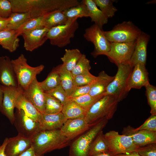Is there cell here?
<instances>
[{"instance_id":"cell-1","label":"cell","mask_w":156,"mask_h":156,"mask_svg":"<svg viewBox=\"0 0 156 156\" xmlns=\"http://www.w3.org/2000/svg\"><path fill=\"white\" fill-rule=\"evenodd\" d=\"M12 12H28L31 18L63 11L75 5L74 0H9Z\"/></svg>"},{"instance_id":"cell-2","label":"cell","mask_w":156,"mask_h":156,"mask_svg":"<svg viewBox=\"0 0 156 156\" xmlns=\"http://www.w3.org/2000/svg\"><path fill=\"white\" fill-rule=\"evenodd\" d=\"M31 140L35 153L40 156L64 148L70 144L71 141L62 134L60 129L41 131Z\"/></svg>"},{"instance_id":"cell-3","label":"cell","mask_w":156,"mask_h":156,"mask_svg":"<svg viewBox=\"0 0 156 156\" xmlns=\"http://www.w3.org/2000/svg\"><path fill=\"white\" fill-rule=\"evenodd\" d=\"M118 102L112 96L105 95L92 106L85 118L90 124H95L103 119H111L116 110Z\"/></svg>"},{"instance_id":"cell-4","label":"cell","mask_w":156,"mask_h":156,"mask_svg":"<svg viewBox=\"0 0 156 156\" xmlns=\"http://www.w3.org/2000/svg\"><path fill=\"white\" fill-rule=\"evenodd\" d=\"M12 62L17 79L18 86L23 90L29 85L44 69L42 64L36 67H32L28 64L27 60L23 54L18 57L12 60Z\"/></svg>"},{"instance_id":"cell-5","label":"cell","mask_w":156,"mask_h":156,"mask_svg":"<svg viewBox=\"0 0 156 156\" xmlns=\"http://www.w3.org/2000/svg\"><path fill=\"white\" fill-rule=\"evenodd\" d=\"M114 77L106 88L104 96L109 95L119 102L126 97L129 79L133 69L129 64H119Z\"/></svg>"},{"instance_id":"cell-6","label":"cell","mask_w":156,"mask_h":156,"mask_svg":"<svg viewBox=\"0 0 156 156\" xmlns=\"http://www.w3.org/2000/svg\"><path fill=\"white\" fill-rule=\"evenodd\" d=\"M108 120L104 119L95 125L75 140L70 147V156H88L89 149L98 133L104 127Z\"/></svg>"},{"instance_id":"cell-7","label":"cell","mask_w":156,"mask_h":156,"mask_svg":"<svg viewBox=\"0 0 156 156\" xmlns=\"http://www.w3.org/2000/svg\"><path fill=\"white\" fill-rule=\"evenodd\" d=\"M141 32L140 29L130 21L118 23L110 31H103L105 36L110 42L135 41Z\"/></svg>"},{"instance_id":"cell-8","label":"cell","mask_w":156,"mask_h":156,"mask_svg":"<svg viewBox=\"0 0 156 156\" xmlns=\"http://www.w3.org/2000/svg\"><path fill=\"white\" fill-rule=\"evenodd\" d=\"M79 27L77 19L69 21L64 25L49 29L47 34V39L52 45L62 48L70 43Z\"/></svg>"},{"instance_id":"cell-9","label":"cell","mask_w":156,"mask_h":156,"mask_svg":"<svg viewBox=\"0 0 156 156\" xmlns=\"http://www.w3.org/2000/svg\"><path fill=\"white\" fill-rule=\"evenodd\" d=\"M104 135L107 142L109 152L113 155L137 151L138 147L129 136L120 134L117 131H110Z\"/></svg>"},{"instance_id":"cell-10","label":"cell","mask_w":156,"mask_h":156,"mask_svg":"<svg viewBox=\"0 0 156 156\" xmlns=\"http://www.w3.org/2000/svg\"><path fill=\"white\" fill-rule=\"evenodd\" d=\"M84 38L94 45L91 55L94 58L101 55H106L110 50V42L105 36L103 31L95 24L86 28L83 35Z\"/></svg>"},{"instance_id":"cell-11","label":"cell","mask_w":156,"mask_h":156,"mask_svg":"<svg viewBox=\"0 0 156 156\" xmlns=\"http://www.w3.org/2000/svg\"><path fill=\"white\" fill-rule=\"evenodd\" d=\"M136 40L130 42H110V50L105 55L117 66L129 64Z\"/></svg>"},{"instance_id":"cell-12","label":"cell","mask_w":156,"mask_h":156,"mask_svg":"<svg viewBox=\"0 0 156 156\" xmlns=\"http://www.w3.org/2000/svg\"><path fill=\"white\" fill-rule=\"evenodd\" d=\"M15 114L14 125L18 134L32 139L41 131L39 123L27 116L22 110H17Z\"/></svg>"},{"instance_id":"cell-13","label":"cell","mask_w":156,"mask_h":156,"mask_svg":"<svg viewBox=\"0 0 156 156\" xmlns=\"http://www.w3.org/2000/svg\"><path fill=\"white\" fill-rule=\"evenodd\" d=\"M97 123L89 124L85 118L68 119L64 123L60 130L66 138L71 140L87 131Z\"/></svg>"},{"instance_id":"cell-14","label":"cell","mask_w":156,"mask_h":156,"mask_svg":"<svg viewBox=\"0 0 156 156\" xmlns=\"http://www.w3.org/2000/svg\"><path fill=\"white\" fill-rule=\"evenodd\" d=\"M27 99L41 114L44 113L45 93L42 89L40 82L35 78L28 88L23 90Z\"/></svg>"},{"instance_id":"cell-15","label":"cell","mask_w":156,"mask_h":156,"mask_svg":"<svg viewBox=\"0 0 156 156\" xmlns=\"http://www.w3.org/2000/svg\"><path fill=\"white\" fill-rule=\"evenodd\" d=\"M3 92V99L1 112L13 125L15 119L14 110L16 96L20 88L7 87L1 86Z\"/></svg>"},{"instance_id":"cell-16","label":"cell","mask_w":156,"mask_h":156,"mask_svg":"<svg viewBox=\"0 0 156 156\" xmlns=\"http://www.w3.org/2000/svg\"><path fill=\"white\" fill-rule=\"evenodd\" d=\"M122 134L129 136L134 144L138 147L156 143V131L136 130L129 125L123 128Z\"/></svg>"},{"instance_id":"cell-17","label":"cell","mask_w":156,"mask_h":156,"mask_svg":"<svg viewBox=\"0 0 156 156\" xmlns=\"http://www.w3.org/2000/svg\"><path fill=\"white\" fill-rule=\"evenodd\" d=\"M49 29L45 27L35 29L23 34L24 47L31 52L42 45L47 40V34Z\"/></svg>"},{"instance_id":"cell-18","label":"cell","mask_w":156,"mask_h":156,"mask_svg":"<svg viewBox=\"0 0 156 156\" xmlns=\"http://www.w3.org/2000/svg\"><path fill=\"white\" fill-rule=\"evenodd\" d=\"M0 84L5 87H18L12 60L7 55L0 57Z\"/></svg>"},{"instance_id":"cell-19","label":"cell","mask_w":156,"mask_h":156,"mask_svg":"<svg viewBox=\"0 0 156 156\" xmlns=\"http://www.w3.org/2000/svg\"><path fill=\"white\" fill-rule=\"evenodd\" d=\"M150 38L149 35L142 31L137 38L129 63L133 68L138 64H146L147 47Z\"/></svg>"},{"instance_id":"cell-20","label":"cell","mask_w":156,"mask_h":156,"mask_svg":"<svg viewBox=\"0 0 156 156\" xmlns=\"http://www.w3.org/2000/svg\"><path fill=\"white\" fill-rule=\"evenodd\" d=\"M146 65L138 64L133 68L129 76L127 89L129 92L133 88L140 89L149 82L148 73Z\"/></svg>"},{"instance_id":"cell-21","label":"cell","mask_w":156,"mask_h":156,"mask_svg":"<svg viewBox=\"0 0 156 156\" xmlns=\"http://www.w3.org/2000/svg\"><path fill=\"white\" fill-rule=\"evenodd\" d=\"M32 145L31 140L18 134L8 138L5 148L6 156H19Z\"/></svg>"},{"instance_id":"cell-22","label":"cell","mask_w":156,"mask_h":156,"mask_svg":"<svg viewBox=\"0 0 156 156\" xmlns=\"http://www.w3.org/2000/svg\"><path fill=\"white\" fill-rule=\"evenodd\" d=\"M20 88L15 98V107L18 110H23L27 116L39 122L42 114L27 99L24 94L23 90Z\"/></svg>"},{"instance_id":"cell-23","label":"cell","mask_w":156,"mask_h":156,"mask_svg":"<svg viewBox=\"0 0 156 156\" xmlns=\"http://www.w3.org/2000/svg\"><path fill=\"white\" fill-rule=\"evenodd\" d=\"M67 120L62 112L42 114L39 122L41 131L60 129Z\"/></svg>"},{"instance_id":"cell-24","label":"cell","mask_w":156,"mask_h":156,"mask_svg":"<svg viewBox=\"0 0 156 156\" xmlns=\"http://www.w3.org/2000/svg\"><path fill=\"white\" fill-rule=\"evenodd\" d=\"M114 77L108 75L104 71L100 72L98 76L91 83V88L89 94L95 97H102L107 88Z\"/></svg>"},{"instance_id":"cell-25","label":"cell","mask_w":156,"mask_h":156,"mask_svg":"<svg viewBox=\"0 0 156 156\" xmlns=\"http://www.w3.org/2000/svg\"><path fill=\"white\" fill-rule=\"evenodd\" d=\"M16 30H6L0 31V45L12 53L19 46L20 40Z\"/></svg>"},{"instance_id":"cell-26","label":"cell","mask_w":156,"mask_h":156,"mask_svg":"<svg viewBox=\"0 0 156 156\" xmlns=\"http://www.w3.org/2000/svg\"><path fill=\"white\" fill-rule=\"evenodd\" d=\"M81 2L86 6L91 21L102 29L103 26L107 23L108 18L98 8L93 0H83Z\"/></svg>"},{"instance_id":"cell-27","label":"cell","mask_w":156,"mask_h":156,"mask_svg":"<svg viewBox=\"0 0 156 156\" xmlns=\"http://www.w3.org/2000/svg\"><path fill=\"white\" fill-rule=\"evenodd\" d=\"M62 112L67 119L84 118L87 113L81 107L70 98L63 104Z\"/></svg>"},{"instance_id":"cell-28","label":"cell","mask_w":156,"mask_h":156,"mask_svg":"<svg viewBox=\"0 0 156 156\" xmlns=\"http://www.w3.org/2000/svg\"><path fill=\"white\" fill-rule=\"evenodd\" d=\"M109 152L107 140L102 130L100 131L91 143L88 151V156Z\"/></svg>"},{"instance_id":"cell-29","label":"cell","mask_w":156,"mask_h":156,"mask_svg":"<svg viewBox=\"0 0 156 156\" xmlns=\"http://www.w3.org/2000/svg\"><path fill=\"white\" fill-rule=\"evenodd\" d=\"M69 21L63 11H54L44 16L43 25L49 29L53 27L64 25Z\"/></svg>"},{"instance_id":"cell-30","label":"cell","mask_w":156,"mask_h":156,"mask_svg":"<svg viewBox=\"0 0 156 156\" xmlns=\"http://www.w3.org/2000/svg\"><path fill=\"white\" fill-rule=\"evenodd\" d=\"M82 54L77 49H65L64 54L61 58L63 62L62 66L67 70L71 72Z\"/></svg>"},{"instance_id":"cell-31","label":"cell","mask_w":156,"mask_h":156,"mask_svg":"<svg viewBox=\"0 0 156 156\" xmlns=\"http://www.w3.org/2000/svg\"><path fill=\"white\" fill-rule=\"evenodd\" d=\"M60 75V84L68 97L73 91L74 86L71 72L65 69L62 64L55 67Z\"/></svg>"},{"instance_id":"cell-32","label":"cell","mask_w":156,"mask_h":156,"mask_svg":"<svg viewBox=\"0 0 156 156\" xmlns=\"http://www.w3.org/2000/svg\"><path fill=\"white\" fill-rule=\"evenodd\" d=\"M30 18L28 12H12L8 18L6 30H16Z\"/></svg>"},{"instance_id":"cell-33","label":"cell","mask_w":156,"mask_h":156,"mask_svg":"<svg viewBox=\"0 0 156 156\" xmlns=\"http://www.w3.org/2000/svg\"><path fill=\"white\" fill-rule=\"evenodd\" d=\"M40 84L44 92L52 90L60 84V74L55 67L53 68L44 81L40 82Z\"/></svg>"},{"instance_id":"cell-34","label":"cell","mask_w":156,"mask_h":156,"mask_svg":"<svg viewBox=\"0 0 156 156\" xmlns=\"http://www.w3.org/2000/svg\"><path fill=\"white\" fill-rule=\"evenodd\" d=\"M63 12L68 21L77 19L79 18L89 17L87 7L81 2L76 6L66 9Z\"/></svg>"},{"instance_id":"cell-35","label":"cell","mask_w":156,"mask_h":156,"mask_svg":"<svg viewBox=\"0 0 156 156\" xmlns=\"http://www.w3.org/2000/svg\"><path fill=\"white\" fill-rule=\"evenodd\" d=\"M44 16L30 18L27 20L16 30L18 36L27 32L44 27L43 25Z\"/></svg>"},{"instance_id":"cell-36","label":"cell","mask_w":156,"mask_h":156,"mask_svg":"<svg viewBox=\"0 0 156 156\" xmlns=\"http://www.w3.org/2000/svg\"><path fill=\"white\" fill-rule=\"evenodd\" d=\"M45 98L44 114H55L62 112L63 105L60 101L45 93Z\"/></svg>"},{"instance_id":"cell-37","label":"cell","mask_w":156,"mask_h":156,"mask_svg":"<svg viewBox=\"0 0 156 156\" xmlns=\"http://www.w3.org/2000/svg\"><path fill=\"white\" fill-rule=\"evenodd\" d=\"M98 7L108 18L112 17L117 11L113 5L114 0H93Z\"/></svg>"},{"instance_id":"cell-38","label":"cell","mask_w":156,"mask_h":156,"mask_svg":"<svg viewBox=\"0 0 156 156\" xmlns=\"http://www.w3.org/2000/svg\"><path fill=\"white\" fill-rule=\"evenodd\" d=\"M146 95L151 115H156V87L149 83L145 86Z\"/></svg>"},{"instance_id":"cell-39","label":"cell","mask_w":156,"mask_h":156,"mask_svg":"<svg viewBox=\"0 0 156 156\" xmlns=\"http://www.w3.org/2000/svg\"><path fill=\"white\" fill-rule=\"evenodd\" d=\"M101 98L94 97L88 94L78 97L70 98L80 105L87 112L92 106Z\"/></svg>"},{"instance_id":"cell-40","label":"cell","mask_w":156,"mask_h":156,"mask_svg":"<svg viewBox=\"0 0 156 156\" xmlns=\"http://www.w3.org/2000/svg\"><path fill=\"white\" fill-rule=\"evenodd\" d=\"M91 68L90 61L83 54L80 60L71 72L73 77L84 73L89 72Z\"/></svg>"},{"instance_id":"cell-41","label":"cell","mask_w":156,"mask_h":156,"mask_svg":"<svg viewBox=\"0 0 156 156\" xmlns=\"http://www.w3.org/2000/svg\"><path fill=\"white\" fill-rule=\"evenodd\" d=\"M96 77V76L92 75L90 71L77 75L73 77L74 86H78L90 84Z\"/></svg>"},{"instance_id":"cell-42","label":"cell","mask_w":156,"mask_h":156,"mask_svg":"<svg viewBox=\"0 0 156 156\" xmlns=\"http://www.w3.org/2000/svg\"><path fill=\"white\" fill-rule=\"evenodd\" d=\"M45 93L58 100L63 105L68 98L60 84L52 90Z\"/></svg>"},{"instance_id":"cell-43","label":"cell","mask_w":156,"mask_h":156,"mask_svg":"<svg viewBox=\"0 0 156 156\" xmlns=\"http://www.w3.org/2000/svg\"><path fill=\"white\" fill-rule=\"evenodd\" d=\"M137 151L141 156H156V143L139 147Z\"/></svg>"},{"instance_id":"cell-44","label":"cell","mask_w":156,"mask_h":156,"mask_svg":"<svg viewBox=\"0 0 156 156\" xmlns=\"http://www.w3.org/2000/svg\"><path fill=\"white\" fill-rule=\"evenodd\" d=\"M135 129L156 131V115H151L142 125Z\"/></svg>"},{"instance_id":"cell-45","label":"cell","mask_w":156,"mask_h":156,"mask_svg":"<svg viewBox=\"0 0 156 156\" xmlns=\"http://www.w3.org/2000/svg\"><path fill=\"white\" fill-rule=\"evenodd\" d=\"M12 8L9 0H0V17L8 18L12 13Z\"/></svg>"},{"instance_id":"cell-46","label":"cell","mask_w":156,"mask_h":156,"mask_svg":"<svg viewBox=\"0 0 156 156\" xmlns=\"http://www.w3.org/2000/svg\"><path fill=\"white\" fill-rule=\"evenodd\" d=\"M91 83L81 86H75L73 92L69 98H76L89 94Z\"/></svg>"},{"instance_id":"cell-47","label":"cell","mask_w":156,"mask_h":156,"mask_svg":"<svg viewBox=\"0 0 156 156\" xmlns=\"http://www.w3.org/2000/svg\"><path fill=\"white\" fill-rule=\"evenodd\" d=\"M19 156H43L37 154L32 145Z\"/></svg>"},{"instance_id":"cell-48","label":"cell","mask_w":156,"mask_h":156,"mask_svg":"<svg viewBox=\"0 0 156 156\" xmlns=\"http://www.w3.org/2000/svg\"><path fill=\"white\" fill-rule=\"evenodd\" d=\"M8 21V18L0 17V31L6 30Z\"/></svg>"},{"instance_id":"cell-49","label":"cell","mask_w":156,"mask_h":156,"mask_svg":"<svg viewBox=\"0 0 156 156\" xmlns=\"http://www.w3.org/2000/svg\"><path fill=\"white\" fill-rule=\"evenodd\" d=\"M8 138H6L0 147V156H6L5 153V148L7 143Z\"/></svg>"},{"instance_id":"cell-50","label":"cell","mask_w":156,"mask_h":156,"mask_svg":"<svg viewBox=\"0 0 156 156\" xmlns=\"http://www.w3.org/2000/svg\"><path fill=\"white\" fill-rule=\"evenodd\" d=\"M114 156H141L137 151H135L126 153L114 155Z\"/></svg>"},{"instance_id":"cell-51","label":"cell","mask_w":156,"mask_h":156,"mask_svg":"<svg viewBox=\"0 0 156 156\" xmlns=\"http://www.w3.org/2000/svg\"><path fill=\"white\" fill-rule=\"evenodd\" d=\"M3 99V92L1 85L0 84V112L2 110V103Z\"/></svg>"},{"instance_id":"cell-52","label":"cell","mask_w":156,"mask_h":156,"mask_svg":"<svg viewBox=\"0 0 156 156\" xmlns=\"http://www.w3.org/2000/svg\"><path fill=\"white\" fill-rule=\"evenodd\" d=\"M92 156H114L109 152H108L107 153H102Z\"/></svg>"},{"instance_id":"cell-53","label":"cell","mask_w":156,"mask_h":156,"mask_svg":"<svg viewBox=\"0 0 156 156\" xmlns=\"http://www.w3.org/2000/svg\"><path fill=\"white\" fill-rule=\"evenodd\" d=\"M0 146H1V145H0Z\"/></svg>"}]
</instances>
